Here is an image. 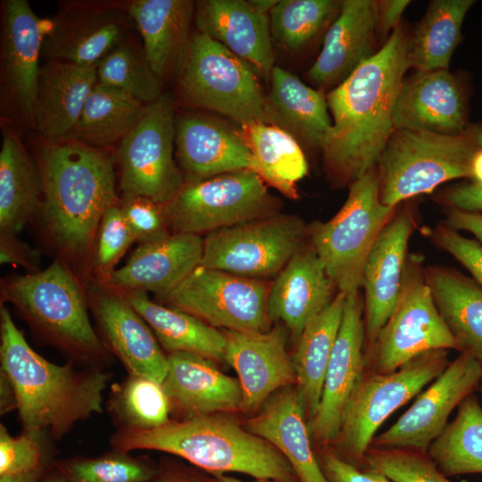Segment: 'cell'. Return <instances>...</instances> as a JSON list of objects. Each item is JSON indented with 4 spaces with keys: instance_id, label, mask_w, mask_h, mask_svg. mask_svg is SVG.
I'll use <instances>...</instances> for the list:
<instances>
[{
    "instance_id": "58",
    "label": "cell",
    "mask_w": 482,
    "mask_h": 482,
    "mask_svg": "<svg viewBox=\"0 0 482 482\" xmlns=\"http://www.w3.org/2000/svg\"><path fill=\"white\" fill-rule=\"evenodd\" d=\"M482 185V149L473 158L471 163V179Z\"/></svg>"
},
{
    "instance_id": "8",
    "label": "cell",
    "mask_w": 482,
    "mask_h": 482,
    "mask_svg": "<svg viewBox=\"0 0 482 482\" xmlns=\"http://www.w3.org/2000/svg\"><path fill=\"white\" fill-rule=\"evenodd\" d=\"M397 207L381 203L376 166L349 186L347 198L333 218L310 228V245L338 292L360 290L368 254Z\"/></svg>"
},
{
    "instance_id": "31",
    "label": "cell",
    "mask_w": 482,
    "mask_h": 482,
    "mask_svg": "<svg viewBox=\"0 0 482 482\" xmlns=\"http://www.w3.org/2000/svg\"><path fill=\"white\" fill-rule=\"evenodd\" d=\"M195 6L189 0H135L128 5L145 57L160 79L179 71L192 35Z\"/></svg>"
},
{
    "instance_id": "46",
    "label": "cell",
    "mask_w": 482,
    "mask_h": 482,
    "mask_svg": "<svg viewBox=\"0 0 482 482\" xmlns=\"http://www.w3.org/2000/svg\"><path fill=\"white\" fill-rule=\"evenodd\" d=\"M360 468L384 475L392 482H453L428 452L370 446Z\"/></svg>"
},
{
    "instance_id": "1",
    "label": "cell",
    "mask_w": 482,
    "mask_h": 482,
    "mask_svg": "<svg viewBox=\"0 0 482 482\" xmlns=\"http://www.w3.org/2000/svg\"><path fill=\"white\" fill-rule=\"evenodd\" d=\"M41 207L35 221L43 244L87 290L94 280L98 229L106 211L120 203L114 159L79 141L47 143L37 162Z\"/></svg>"
},
{
    "instance_id": "7",
    "label": "cell",
    "mask_w": 482,
    "mask_h": 482,
    "mask_svg": "<svg viewBox=\"0 0 482 482\" xmlns=\"http://www.w3.org/2000/svg\"><path fill=\"white\" fill-rule=\"evenodd\" d=\"M257 71L206 34L192 33L177 72L179 91L187 104L227 116L239 125L270 124L267 95Z\"/></svg>"
},
{
    "instance_id": "59",
    "label": "cell",
    "mask_w": 482,
    "mask_h": 482,
    "mask_svg": "<svg viewBox=\"0 0 482 482\" xmlns=\"http://www.w3.org/2000/svg\"><path fill=\"white\" fill-rule=\"evenodd\" d=\"M212 480L214 482H245V481L237 479L236 478L226 476L224 474H213ZM252 482H281V481L274 480V479H257Z\"/></svg>"
},
{
    "instance_id": "11",
    "label": "cell",
    "mask_w": 482,
    "mask_h": 482,
    "mask_svg": "<svg viewBox=\"0 0 482 482\" xmlns=\"http://www.w3.org/2000/svg\"><path fill=\"white\" fill-rule=\"evenodd\" d=\"M460 347L440 315L425 276L424 257L409 253L395 306L370 353L373 372L387 374L434 350Z\"/></svg>"
},
{
    "instance_id": "6",
    "label": "cell",
    "mask_w": 482,
    "mask_h": 482,
    "mask_svg": "<svg viewBox=\"0 0 482 482\" xmlns=\"http://www.w3.org/2000/svg\"><path fill=\"white\" fill-rule=\"evenodd\" d=\"M481 149L482 122L456 135L395 129L377 165L381 203L394 207L446 181L470 180Z\"/></svg>"
},
{
    "instance_id": "4",
    "label": "cell",
    "mask_w": 482,
    "mask_h": 482,
    "mask_svg": "<svg viewBox=\"0 0 482 482\" xmlns=\"http://www.w3.org/2000/svg\"><path fill=\"white\" fill-rule=\"evenodd\" d=\"M114 450L167 453L213 474L238 472L257 479L300 482L286 458L270 443L234 421L197 416L147 430L117 429Z\"/></svg>"
},
{
    "instance_id": "20",
    "label": "cell",
    "mask_w": 482,
    "mask_h": 482,
    "mask_svg": "<svg viewBox=\"0 0 482 482\" xmlns=\"http://www.w3.org/2000/svg\"><path fill=\"white\" fill-rule=\"evenodd\" d=\"M128 19L111 4H76L50 23L42 54L48 60L96 64L124 41Z\"/></svg>"
},
{
    "instance_id": "54",
    "label": "cell",
    "mask_w": 482,
    "mask_h": 482,
    "mask_svg": "<svg viewBox=\"0 0 482 482\" xmlns=\"http://www.w3.org/2000/svg\"><path fill=\"white\" fill-rule=\"evenodd\" d=\"M378 2V36L386 39L399 25L401 16L409 4L408 0H380Z\"/></svg>"
},
{
    "instance_id": "55",
    "label": "cell",
    "mask_w": 482,
    "mask_h": 482,
    "mask_svg": "<svg viewBox=\"0 0 482 482\" xmlns=\"http://www.w3.org/2000/svg\"><path fill=\"white\" fill-rule=\"evenodd\" d=\"M148 482H214L188 468L158 466L157 471Z\"/></svg>"
},
{
    "instance_id": "43",
    "label": "cell",
    "mask_w": 482,
    "mask_h": 482,
    "mask_svg": "<svg viewBox=\"0 0 482 482\" xmlns=\"http://www.w3.org/2000/svg\"><path fill=\"white\" fill-rule=\"evenodd\" d=\"M97 81L119 88L148 104L161 96V79L148 62L144 49L120 44L96 64Z\"/></svg>"
},
{
    "instance_id": "42",
    "label": "cell",
    "mask_w": 482,
    "mask_h": 482,
    "mask_svg": "<svg viewBox=\"0 0 482 482\" xmlns=\"http://www.w3.org/2000/svg\"><path fill=\"white\" fill-rule=\"evenodd\" d=\"M342 1L280 0L269 13L272 40L288 51L308 45L339 12Z\"/></svg>"
},
{
    "instance_id": "3",
    "label": "cell",
    "mask_w": 482,
    "mask_h": 482,
    "mask_svg": "<svg viewBox=\"0 0 482 482\" xmlns=\"http://www.w3.org/2000/svg\"><path fill=\"white\" fill-rule=\"evenodd\" d=\"M0 362L11 379L23 432L59 440L79 421L103 411L112 373L69 361L53 363L35 352L0 305Z\"/></svg>"
},
{
    "instance_id": "47",
    "label": "cell",
    "mask_w": 482,
    "mask_h": 482,
    "mask_svg": "<svg viewBox=\"0 0 482 482\" xmlns=\"http://www.w3.org/2000/svg\"><path fill=\"white\" fill-rule=\"evenodd\" d=\"M135 238L125 220L120 203L104 213L98 229L94 254V280L106 283Z\"/></svg>"
},
{
    "instance_id": "30",
    "label": "cell",
    "mask_w": 482,
    "mask_h": 482,
    "mask_svg": "<svg viewBox=\"0 0 482 482\" xmlns=\"http://www.w3.org/2000/svg\"><path fill=\"white\" fill-rule=\"evenodd\" d=\"M245 425L286 458L300 482H329L312 447L305 411L295 389L273 395Z\"/></svg>"
},
{
    "instance_id": "15",
    "label": "cell",
    "mask_w": 482,
    "mask_h": 482,
    "mask_svg": "<svg viewBox=\"0 0 482 482\" xmlns=\"http://www.w3.org/2000/svg\"><path fill=\"white\" fill-rule=\"evenodd\" d=\"M481 379L480 363L461 353L392 426L373 438L372 447L428 452L448 424L451 412Z\"/></svg>"
},
{
    "instance_id": "41",
    "label": "cell",
    "mask_w": 482,
    "mask_h": 482,
    "mask_svg": "<svg viewBox=\"0 0 482 482\" xmlns=\"http://www.w3.org/2000/svg\"><path fill=\"white\" fill-rule=\"evenodd\" d=\"M106 408L117 429L147 430L167 424L171 411L161 383L128 374L110 390Z\"/></svg>"
},
{
    "instance_id": "50",
    "label": "cell",
    "mask_w": 482,
    "mask_h": 482,
    "mask_svg": "<svg viewBox=\"0 0 482 482\" xmlns=\"http://www.w3.org/2000/svg\"><path fill=\"white\" fill-rule=\"evenodd\" d=\"M316 455L329 482H392L378 472L349 463L334 452L322 451Z\"/></svg>"
},
{
    "instance_id": "48",
    "label": "cell",
    "mask_w": 482,
    "mask_h": 482,
    "mask_svg": "<svg viewBox=\"0 0 482 482\" xmlns=\"http://www.w3.org/2000/svg\"><path fill=\"white\" fill-rule=\"evenodd\" d=\"M120 206L136 242L141 244L170 234L163 204L141 196H124Z\"/></svg>"
},
{
    "instance_id": "9",
    "label": "cell",
    "mask_w": 482,
    "mask_h": 482,
    "mask_svg": "<svg viewBox=\"0 0 482 482\" xmlns=\"http://www.w3.org/2000/svg\"><path fill=\"white\" fill-rule=\"evenodd\" d=\"M278 200L251 170L187 181L163 204L170 233H210L276 214Z\"/></svg>"
},
{
    "instance_id": "33",
    "label": "cell",
    "mask_w": 482,
    "mask_h": 482,
    "mask_svg": "<svg viewBox=\"0 0 482 482\" xmlns=\"http://www.w3.org/2000/svg\"><path fill=\"white\" fill-rule=\"evenodd\" d=\"M435 304L457 342L482 366V287L471 277L445 266L425 267Z\"/></svg>"
},
{
    "instance_id": "21",
    "label": "cell",
    "mask_w": 482,
    "mask_h": 482,
    "mask_svg": "<svg viewBox=\"0 0 482 482\" xmlns=\"http://www.w3.org/2000/svg\"><path fill=\"white\" fill-rule=\"evenodd\" d=\"M287 328L265 332L224 329L225 361L238 376L242 410L254 411L274 391L295 382L292 358L287 354Z\"/></svg>"
},
{
    "instance_id": "12",
    "label": "cell",
    "mask_w": 482,
    "mask_h": 482,
    "mask_svg": "<svg viewBox=\"0 0 482 482\" xmlns=\"http://www.w3.org/2000/svg\"><path fill=\"white\" fill-rule=\"evenodd\" d=\"M310 228L288 214H272L206 234L200 265L263 280L277 276L304 245Z\"/></svg>"
},
{
    "instance_id": "51",
    "label": "cell",
    "mask_w": 482,
    "mask_h": 482,
    "mask_svg": "<svg viewBox=\"0 0 482 482\" xmlns=\"http://www.w3.org/2000/svg\"><path fill=\"white\" fill-rule=\"evenodd\" d=\"M445 208L482 213V185L473 180L453 185L435 196Z\"/></svg>"
},
{
    "instance_id": "5",
    "label": "cell",
    "mask_w": 482,
    "mask_h": 482,
    "mask_svg": "<svg viewBox=\"0 0 482 482\" xmlns=\"http://www.w3.org/2000/svg\"><path fill=\"white\" fill-rule=\"evenodd\" d=\"M10 303L32 331L82 366L104 368L112 353L92 326L87 290L61 262L1 280V303Z\"/></svg>"
},
{
    "instance_id": "25",
    "label": "cell",
    "mask_w": 482,
    "mask_h": 482,
    "mask_svg": "<svg viewBox=\"0 0 482 482\" xmlns=\"http://www.w3.org/2000/svg\"><path fill=\"white\" fill-rule=\"evenodd\" d=\"M194 21L197 31L270 78L274 52L269 13L250 1L201 0L195 2Z\"/></svg>"
},
{
    "instance_id": "49",
    "label": "cell",
    "mask_w": 482,
    "mask_h": 482,
    "mask_svg": "<svg viewBox=\"0 0 482 482\" xmlns=\"http://www.w3.org/2000/svg\"><path fill=\"white\" fill-rule=\"evenodd\" d=\"M430 240L440 249L451 254L482 287V245L468 238L444 224L427 231Z\"/></svg>"
},
{
    "instance_id": "32",
    "label": "cell",
    "mask_w": 482,
    "mask_h": 482,
    "mask_svg": "<svg viewBox=\"0 0 482 482\" xmlns=\"http://www.w3.org/2000/svg\"><path fill=\"white\" fill-rule=\"evenodd\" d=\"M270 80L267 104L270 124L321 150L332 126L325 91L305 85L278 66L273 67Z\"/></svg>"
},
{
    "instance_id": "10",
    "label": "cell",
    "mask_w": 482,
    "mask_h": 482,
    "mask_svg": "<svg viewBox=\"0 0 482 482\" xmlns=\"http://www.w3.org/2000/svg\"><path fill=\"white\" fill-rule=\"evenodd\" d=\"M449 362L448 350H434L394 372L364 374L345 411L337 454L360 468L381 424L436 378Z\"/></svg>"
},
{
    "instance_id": "13",
    "label": "cell",
    "mask_w": 482,
    "mask_h": 482,
    "mask_svg": "<svg viewBox=\"0 0 482 482\" xmlns=\"http://www.w3.org/2000/svg\"><path fill=\"white\" fill-rule=\"evenodd\" d=\"M176 117L170 93L146 104L118 151L120 186L124 196L165 204L185 183L174 160Z\"/></svg>"
},
{
    "instance_id": "22",
    "label": "cell",
    "mask_w": 482,
    "mask_h": 482,
    "mask_svg": "<svg viewBox=\"0 0 482 482\" xmlns=\"http://www.w3.org/2000/svg\"><path fill=\"white\" fill-rule=\"evenodd\" d=\"M377 37L378 2L342 1L308 79L323 91L335 88L376 54Z\"/></svg>"
},
{
    "instance_id": "16",
    "label": "cell",
    "mask_w": 482,
    "mask_h": 482,
    "mask_svg": "<svg viewBox=\"0 0 482 482\" xmlns=\"http://www.w3.org/2000/svg\"><path fill=\"white\" fill-rule=\"evenodd\" d=\"M365 349L364 304L357 291L346 295L320 402L315 415L308 422L311 435L322 444L338 437L348 403L364 375Z\"/></svg>"
},
{
    "instance_id": "45",
    "label": "cell",
    "mask_w": 482,
    "mask_h": 482,
    "mask_svg": "<svg viewBox=\"0 0 482 482\" xmlns=\"http://www.w3.org/2000/svg\"><path fill=\"white\" fill-rule=\"evenodd\" d=\"M45 437L12 436L0 425V482H38L52 468Z\"/></svg>"
},
{
    "instance_id": "26",
    "label": "cell",
    "mask_w": 482,
    "mask_h": 482,
    "mask_svg": "<svg viewBox=\"0 0 482 482\" xmlns=\"http://www.w3.org/2000/svg\"><path fill=\"white\" fill-rule=\"evenodd\" d=\"M167 357L168 370L162 385L170 410L179 411L184 420L242 410L238 379L221 372L213 361L183 352Z\"/></svg>"
},
{
    "instance_id": "35",
    "label": "cell",
    "mask_w": 482,
    "mask_h": 482,
    "mask_svg": "<svg viewBox=\"0 0 482 482\" xmlns=\"http://www.w3.org/2000/svg\"><path fill=\"white\" fill-rule=\"evenodd\" d=\"M346 295L333 301L304 328L292 356L295 391L309 420L315 415L322 394L330 355L342 322Z\"/></svg>"
},
{
    "instance_id": "18",
    "label": "cell",
    "mask_w": 482,
    "mask_h": 482,
    "mask_svg": "<svg viewBox=\"0 0 482 482\" xmlns=\"http://www.w3.org/2000/svg\"><path fill=\"white\" fill-rule=\"evenodd\" d=\"M470 86L449 70L416 71L403 80L392 115L395 129L456 135L470 124Z\"/></svg>"
},
{
    "instance_id": "14",
    "label": "cell",
    "mask_w": 482,
    "mask_h": 482,
    "mask_svg": "<svg viewBox=\"0 0 482 482\" xmlns=\"http://www.w3.org/2000/svg\"><path fill=\"white\" fill-rule=\"evenodd\" d=\"M270 287L264 280L237 276L199 265L160 303L189 313L214 328L265 332Z\"/></svg>"
},
{
    "instance_id": "17",
    "label": "cell",
    "mask_w": 482,
    "mask_h": 482,
    "mask_svg": "<svg viewBox=\"0 0 482 482\" xmlns=\"http://www.w3.org/2000/svg\"><path fill=\"white\" fill-rule=\"evenodd\" d=\"M87 295L100 337L128 374L162 384L168 357L145 320L121 293L108 285L93 281Z\"/></svg>"
},
{
    "instance_id": "28",
    "label": "cell",
    "mask_w": 482,
    "mask_h": 482,
    "mask_svg": "<svg viewBox=\"0 0 482 482\" xmlns=\"http://www.w3.org/2000/svg\"><path fill=\"white\" fill-rule=\"evenodd\" d=\"M96 82L94 65L48 60L40 67L32 125L47 143L71 135Z\"/></svg>"
},
{
    "instance_id": "34",
    "label": "cell",
    "mask_w": 482,
    "mask_h": 482,
    "mask_svg": "<svg viewBox=\"0 0 482 482\" xmlns=\"http://www.w3.org/2000/svg\"><path fill=\"white\" fill-rule=\"evenodd\" d=\"M41 201L37 163L13 133L4 131L0 151V233L18 235L35 221Z\"/></svg>"
},
{
    "instance_id": "40",
    "label": "cell",
    "mask_w": 482,
    "mask_h": 482,
    "mask_svg": "<svg viewBox=\"0 0 482 482\" xmlns=\"http://www.w3.org/2000/svg\"><path fill=\"white\" fill-rule=\"evenodd\" d=\"M428 453L446 477L482 473V406L474 394L459 404Z\"/></svg>"
},
{
    "instance_id": "37",
    "label": "cell",
    "mask_w": 482,
    "mask_h": 482,
    "mask_svg": "<svg viewBox=\"0 0 482 482\" xmlns=\"http://www.w3.org/2000/svg\"><path fill=\"white\" fill-rule=\"evenodd\" d=\"M235 130L256 162V174L287 197L296 199V183L308 172L296 139L281 128L262 121L246 122Z\"/></svg>"
},
{
    "instance_id": "39",
    "label": "cell",
    "mask_w": 482,
    "mask_h": 482,
    "mask_svg": "<svg viewBox=\"0 0 482 482\" xmlns=\"http://www.w3.org/2000/svg\"><path fill=\"white\" fill-rule=\"evenodd\" d=\"M145 106L128 93L97 81L70 137L102 148L123 139L139 121Z\"/></svg>"
},
{
    "instance_id": "57",
    "label": "cell",
    "mask_w": 482,
    "mask_h": 482,
    "mask_svg": "<svg viewBox=\"0 0 482 482\" xmlns=\"http://www.w3.org/2000/svg\"><path fill=\"white\" fill-rule=\"evenodd\" d=\"M38 482H72L56 465L55 461L50 470Z\"/></svg>"
},
{
    "instance_id": "2",
    "label": "cell",
    "mask_w": 482,
    "mask_h": 482,
    "mask_svg": "<svg viewBox=\"0 0 482 482\" xmlns=\"http://www.w3.org/2000/svg\"><path fill=\"white\" fill-rule=\"evenodd\" d=\"M402 25L383 46L326 94L333 123L321 149L329 183L349 187L376 167L394 131L395 103L410 68Z\"/></svg>"
},
{
    "instance_id": "52",
    "label": "cell",
    "mask_w": 482,
    "mask_h": 482,
    "mask_svg": "<svg viewBox=\"0 0 482 482\" xmlns=\"http://www.w3.org/2000/svg\"><path fill=\"white\" fill-rule=\"evenodd\" d=\"M0 261L2 264L22 266L28 273L40 270V254L37 250L13 234L0 233Z\"/></svg>"
},
{
    "instance_id": "53",
    "label": "cell",
    "mask_w": 482,
    "mask_h": 482,
    "mask_svg": "<svg viewBox=\"0 0 482 482\" xmlns=\"http://www.w3.org/2000/svg\"><path fill=\"white\" fill-rule=\"evenodd\" d=\"M445 220L442 224L455 230L471 233L482 245V213L466 212L453 208L444 209Z\"/></svg>"
},
{
    "instance_id": "44",
    "label": "cell",
    "mask_w": 482,
    "mask_h": 482,
    "mask_svg": "<svg viewBox=\"0 0 482 482\" xmlns=\"http://www.w3.org/2000/svg\"><path fill=\"white\" fill-rule=\"evenodd\" d=\"M72 482H148L158 466L145 456L112 449L96 457H72L55 461Z\"/></svg>"
},
{
    "instance_id": "23",
    "label": "cell",
    "mask_w": 482,
    "mask_h": 482,
    "mask_svg": "<svg viewBox=\"0 0 482 482\" xmlns=\"http://www.w3.org/2000/svg\"><path fill=\"white\" fill-rule=\"evenodd\" d=\"M204 238L170 233L141 243L127 263L116 269L106 283L120 293L152 292L162 295L181 283L202 261Z\"/></svg>"
},
{
    "instance_id": "56",
    "label": "cell",
    "mask_w": 482,
    "mask_h": 482,
    "mask_svg": "<svg viewBox=\"0 0 482 482\" xmlns=\"http://www.w3.org/2000/svg\"><path fill=\"white\" fill-rule=\"evenodd\" d=\"M14 410H17L15 389L7 374L0 369V413L5 415Z\"/></svg>"
},
{
    "instance_id": "38",
    "label": "cell",
    "mask_w": 482,
    "mask_h": 482,
    "mask_svg": "<svg viewBox=\"0 0 482 482\" xmlns=\"http://www.w3.org/2000/svg\"><path fill=\"white\" fill-rule=\"evenodd\" d=\"M474 0H434L413 32L408 35L407 60L416 71L448 70L462 40L461 26Z\"/></svg>"
},
{
    "instance_id": "29",
    "label": "cell",
    "mask_w": 482,
    "mask_h": 482,
    "mask_svg": "<svg viewBox=\"0 0 482 482\" xmlns=\"http://www.w3.org/2000/svg\"><path fill=\"white\" fill-rule=\"evenodd\" d=\"M50 23L41 20L26 0L4 3V79L11 96L31 123L40 71L39 56Z\"/></svg>"
},
{
    "instance_id": "24",
    "label": "cell",
    "mask_w": 482,
    "mask_h": 482,
    "mask_svg": "<svg viewBox=\"0 0 482 482\" xmlns=\"http://www.w3.org/2000/svg\"><path fill=\"white\" fill-rule=\"evenodd\" d=\"M337 293L323 262L309 245L292 257L270 285L268 315L271 321H282L297 340Z\"/></svg>"
},
{
    "instance_id": "27",
    "label": "cell",
    "mask_w": 482,
    "mask_h": 482,
    "mask_svg": "<svg viewBox=\"0 0 482 482\" xmlns=\"http://www.w3.org/2000/svg\"><path fill=\"white\" fill-rule=\"evenodd\" d=\"M175 148L187 181L237 170H257L255 160L236 130L203 115L176 118Z\"/></svg>"
},
{
    "instance_id": "36",
    "label": "cell",
    "mask_w": 482,
    "mask_h": 482,
    "mask_svg": "<svg viewBox=\"0 0 482 482\" xmlns=\"http://www.w3.org/2000/svg\"><path fill=\"white\" fill-rule=\"evenodd\" d=\"M121 294L148 324L168 353L183 352L213 362L225 361L223 332L189 313L152 301L147 293Z\"/></svg>"
},
{
    "instance_id": "19",
    "label": "cell",
    "mask_w": 482,
    "mask_h": 482,
    "mask_svg": "<svg viewBox=\"0 0 482 482\" xmlns=\"http://www.w3.org/2000/svg\"><path fill=\"white\" fill-rule=\"evenodd\" d=\"M416 227L414 212L406 204L395 214L373 244L362 272L366 352L390 317L397 302L408 257V243Z\"/></svg>"
},
{
    "instance_id": "60",
    "label": "cell",
    "mask_w": 482,
    "mask_h": 482,
    "mask_svg": "<svg viewBox=\"0 0 482 482\" xmlns=\"http://www.w3.org/2000/svg\"><path fill=\"white\" fill-rule=\"evenodd\" d=\"M480 393H481V396H482V386H481V387H480Z\"/></svg>"
}]
</instances>
